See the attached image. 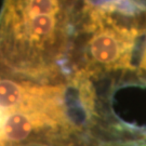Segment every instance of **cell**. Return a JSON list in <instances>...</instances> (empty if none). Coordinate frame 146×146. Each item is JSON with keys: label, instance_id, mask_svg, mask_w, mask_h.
I'll list each match as a JSON object with an SVG mask.
<instances>
[{"label": "cell", "instance_id": "6da1fadb", "mask_svg": "<svg viewBox=\"0 0 146 146\" xmlns=\"http://www.w3.org/2000/svg\"><path fill=\"white\" fill-rule=\"evenodd\" d=\"M94 115L86 77L44 82L0 67V146H94L84 135Z\"/></svg>", "mask_w": 146, "mask_h": 146}, {"label": "cell", "instance_id": "7a4b0ae2", "mask_svg": "<svg viewBox=\"0 0 146 146\" xmlns=\"http://www.w3.org/2000/svg\"><path fill=\"white\" fill-rule=\"evenodd\" d=\"M65 38L62 0H3L0 12V67L51 82L53 61Z\"/></svg>", "mask_w": 146, "mask_h": 146}, {"label": "cell", "instance_id": "3957f363", "mask_svg": "<svg viewBox=\"0 0 146 146\" xmlns=\"http://www.w3.org/2000/svg\"><path fill=\"white\" fill-rule=\"evenodd\" d=\"M84 56L89 70L117 72L132 68L139 31L103 9L88 13Z\"/></svg>", "mask_w": 146, "mask_h": 146}, {"label": "cell", "instance_id": "277c9868", "mask_svg": "<svg viewBox=\"0 0 146 146\" xmlns=\"http://www.w3.org/2000/svg\"><path fill=\"white\" fill-rule=\"evenodd\" d=\"M139 67L143 73L146 74V35H145V40H144V46H143V51H142V55L140 58V64Z\"/></svg>", "mask_w": 146, "mask_h": 146}, {"label": "cell", "instance_id": "5b68a950", "mask_svg": "<svg viewBox=\"0 0 146 146\" xmlns=\"http://www.w3.org/2000/svg\"><path fill=\"white\" fill-rule=\"evenodd\" d=\"M134 146H146V143H141V144H137V145H134Z\"/></svg>", "mask_w": 146, "mask_h": 146}]
</instances>
